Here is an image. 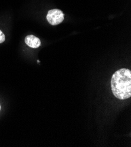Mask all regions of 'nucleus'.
<instances>
[{
    "label": "nucleus",
    "instance_id": "f257e3e1",
    "mask_svg": "<svg viewBox=\"0 0 131 147\" xmlns=\"http://www.w3.org/2000/svg\"><path fill=\"white\" fill-rule=\"evenodd\" d=\"M113 94L120 100L128 99L131 96V71L127 69L116 71L111 79Z\"/></svg>",
    "mask_w": 131,
    "mask_h": 147
},
{
    "label": "nucleus",
    "instance_id": "f03ea898",
    "mask_svg": "<svg viewBox=\"0 0 131 147\" xmlns=\"http://www.w3.org/2000/svg\"><path fill=\"white\" fill-rule=\"evenodd\" d=\"M47 19L51 25H57L64 21V15L60 9H53L48 11Z\"/></svg>",
    "mask_w": 131,
    "mask_h": 147
},
{
    "label": "nucleus",
    "instance_id": "7ed1b4c3",
    "mask_svg": "<svg viewBox=\"0 0 131 147\" xmlns=\"http://www.w3.org/2000/svg\"><path fill=\"white\" fill-rule=\"evenodd\" d=\"M25 42L28 47L32 48H38L41 45L40 39L33 35L26 36L25 38Z\"/></svg>",
    "mask_w": 131,
    "mask_h": 147
},
{
    "label": "nucleus",
    "instance_id": "20e7f679",
    "mask_svg": "<svg viewBox=\"0 0 131 147\" xmlns=\"http://www.w3.org/2000/svg\"><path fill=\"white\" fill-rule=\"evenodd\" d=\"M5 39V38L4 34L1 30H0V43H1L3 42H4Z\"/></svg>",
    "mask_w": 131,
    "mask_h": 147
}]
</instances>
